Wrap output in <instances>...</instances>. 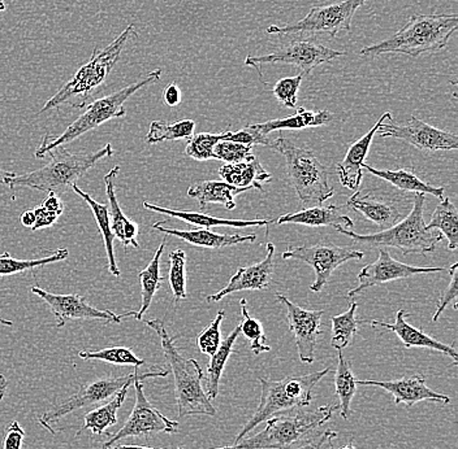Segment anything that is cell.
<instances>
[{
    "mask_svg": "<svg viewBox=\"0 0 458 449\" xmlns=\"http://www.w3.org/2000/svg\"><path fill=\"white\" fill-rule=\"evenodd\" d=\"M114 154L113 146L107 143L105 147L96 153L73 154L64 146L48 151L51 162L45 167L30 171V173L16 174L7 171L0 182L4 183L10 190L17 188H31L46 194H64L68 188L76 185L86 171L90 170L99 160L111 157Z\"/></svg>",
    "mask_w": 458,
    "mask_h": 449,
    "instance_id": "1",
    "label": "cell"
},
{
    "mask_svg": "<svg viewBox=\"0 0 458 449\" xmlns=\"http://www.w3.org/2000/svg\"><path fill=\"white\" fill-rule=\"evenodd\" d=\"M458 14H414L408 24L394 37L360 51V56L377 57L386 54H403L418 57L445 50L449 39L456 34Z\"/></svg>",
    "mask_w": 458,
    "mask_h": 449,
    "instance_id": "2",
    "label": "cell"
},
{
    "mask_svg": "<svg viewBox=\"0 0 458 449\" xmlns=\"http://www.w3.org/2000/svg\"><path fill=\"white\" fill-rule=\"evenodd\" d=\"M136 37V28L129 25L107 47L102 51L94 48L90 60L76 71L72 79L63 86L53 98L46 102L41 113L63 104H70L73 108H84L89 104L94 94L107 81L129 39Z\"/></svg>",
    "mask_w": 458,
    "mask_h": 449,
    "instance_id": "3",
    "label": "cell"
},
{
    "mask_svg": "<svg viewBox=\"0 0 458 449\" xmlns=\"http://www.w3.org/2000/svg\"><path fill=\"white\" fill-rule=\"evenodd\" d=\"M148 328L156 331L162 343L163 354L170 365V371L174 378V397H176L179 417L205 416L214 417L216 414L213 403L206 395L202 382L205 374L197 360L185 359L174 345V337L168 334L162 320L145 321Z\"/></svg>",
    "mask_w": 458,
    "mask_h": 449,
    "instance_id": "4",
    "label": "cell"
},
{
    "mask_svg": "<svg viewBox=\"0 0 458 449\" xmlns=\"http://www.w3.org/2000/svg\"><path fill=\"white\" fill-rule=\"evenodd\" d=\"M337 409V405H323L314 411L297 409L293 413L277 414L267 420L260 433L243 437L237 445L213 449H292L319 433Z\"/></svg>",
    "mask_w": 458,
    "mask_h": 449,
    "instance_id": "5",
    "label": "cell"
},
{
    "mask_svg": "<svg viewBox=\"0 0 458 449\" xmlns=\"http://www.w3.org/2000/svg\"><path fill=\"white\" fill-rule=\"evenodd\" d=\"M329 371H331V368L305 374V376L286 377L280 380L259 378L260 387H262L259 405L253 416L245 423L242 431L237 434L233 445H237L240 440L248 437L258 425L267 421L271 417L309 407L313 400L315 386L325 378Z\"/></svg>",
    "mask_w": 458,
    "mask_h": 449,
    "instance_id": "6",
    "label": "cell"
},
{
    "mask_svg": "<svg viewBox=\"0 0 458 449\" xmlns=\"http://www.w3.org/2000/svg\"><path fill=\"white\" fill-rule=\"evenodd\" d=\"M426 195L415 194L413 210L408 216L392 228L386 229L380 233L363 236L357 234L354 230H345L343 228H335L343 236L348 237L358 245L366 247H386L396 248L401 254H428L435 253L437 245L443 240L442 234L437 230H428L426 228L425 212Z\"/></svg>",
    "mask_w": 458,
    "mask_h": 449,
    "instance_id": "7",
    "label": "cell"
},
{
    "mask_svg": "<svg viewBox=\"0 0 458 449\" xmlns=\"http://www.w3.org/2000/svg\"><path fill=\"white\" fill-rule=\"evenodd\" d=\"M160 76H162V70L150 71L140 81L134 82V84L129 85L127 87L116 91V93L110 94V96L89 103L88 110L79 119L74 120L59 137L54 138L48 133L43 137L41 146L36 151L37 159H43L48 151L73 142L74 139L99 128L100 125L106 124L110 120L125 117V114H127V110L124 107L125 102L146 86L156 84L159 81Z\"/></svg>",
    "mask_w": 458,
    "mask_h": 449,
    "instance_id": "8",
    "label": "cell"
},
{
    "mask_svg": "<svg viewBox=\"0 0 458 449\" xmlns=\"http://www.w3.org/2000/svg\"><path fill=\"white\" fill-rule=\"evenodd\" d=\"M272 148L284 156L286 171L303 207H317L334 196L328 174L313 151L297 147L289 139H274Z\"/></svg>",
    "mask_w": 458,
    "mask_h": 449,
    "instance_id": "9",
    "label": "cell"
},
{
    "mask_svg": "<svg viewBox=\"0 0 458 449\" xmlns=\"http://www.w3.org/2000/svg\"><path fill=\"white\" fill-rule=\"evenodd\" d=\"M170 369L165 366H154L148 370L140 373L139 369L127 376L107 377L94 382L86 383L76 394L72 395L68 399L57 403L38 417V421L43 428H47L51 434H56L54 423L64 419L68 414L73 413L77 409L91 407V405L102 404L106 400L114 396L125 385L134 383V380H146L150 378H163L170 374Z\"/></svg>",
    "mask_w": 458,
    "mask_h": 449,
    "instance_id": "10",
    "label": "cell"
},
{
    "mask_svg": "<svg viewBox=\"0 0 458 449\" xmlns=\"http://www.w3.org/2000/svg\"><path fill=\"white\" fill-rule=\"evenodd\" d=\"M368 0H343L328 5L313 7L302 20L292 25H271L268 34L293 36V34H327L336 38L339 33H351L354 14Z\"/></svg>",
    "mask_w": 458,
    "mask_h": 449,
    "instance_id": "11",
    "label": "cell"
},
{
    "mask_svg": "<svg viewBox=\"0 0 458 449\" xmlns=\"http://www.w3.org/2000/svg\"><path fill=\"white\" fill-rule=\"evenodd\" d=\"M345 55V53L326 47L315 39H294L268 55L246 57L245 65L259 71H259L262 65L291 64L299 68L303 77H309L319 65Z\"/></svg>",
    "mask_w": 458,
    "mask_h": 449,
    "instance_id": "12",
    "label": "cell"
},
{
    "mask_svg": "<svg viewBox=\"0 0 458 449\" xmlns=\"http://www.w3.org/2000/svg\"><path fill=\"white\" fill-rule=\"evenodd\" d=\"M133 385L136 394L133 411L123 428L103 443L102 448L111 447L127 437H148L157 433L174 434L179 431V422L167 419L148 402L143 391V380H134Z\"/></svg>",
    "mask_w": 458,
    "mask_h": 449,
    "instance_id": "13",
    "label": "cell"
},
{
    "mask_svg": "<svg viewBox=\"0 0 458 449\" xmlns=\"http://www.w3.org/2000/svg\"><path fill=\"white\" fill-rule=\"evenodd\" d=\"M283 260H297L310 265L315 273V281L310 290L320 293L327 285L334 271L351 260H362L365 254L352 248L337 247V245H301L286 250L282 254Z\"/></svg>",
    "mask_w": 458,
    "mask_h": 449,
    "instance_id": "14",
    "label": "cell"
},
{
    "mask_svg": "<svg viewBox=\"0 0 458 449\" xmlns=\"http://www.w3.org/2000/svg\"><path fill=\"white\" fill-rule=\"evenodd\" d=\"M392 116L380 125L379 136L382 138H396L409 143L420 151L437 153V151H457L458 137L449 131L440 130L426 124L422 120L411 116L405 125L394 124Z\"/></svg>",
    "mask_w": 458,
    "mask_h": 449,
    "instance_id": "15",
    "label": "cell"
},
{
    "mask_svg": "<svg viewBox=\"0 0 458 449\" xmlns=\"http://www.w3.org/2000/svg\"><path fill=\"white\" fill-rule=\"evenodd\" d=\"M34 295L41 297L43 302L50 308L51 313L56 319L57 328H64L67 322L79 321V320H96V321H105L107 323H122L127 317H136L137 312H125L123 314H116L114 312L100 311L89 305L86 299L81 295H57V294L48 293L43 290L39 286H33L30 288Z\"/></svg>",
    "mask_w": 458,
    "mask_h": 449,
    "instance_id": "16",
    "label": "cell"
},
{
    "mask_svg": "<svg viewBox=\"0 0 458 449\" xmlns=\"http://www.w3.org/2000/svg\"><path fill=\"white\" fill-rule=\"evenodd\" d=\"M277 302L286 309L289 330L296 340L301 362L313 364L318 340L322 337L323 311H308L294 304L282 294H276Z\"/></svg>",
    "mask_w": 458,
    "mask_h": 449,
    "instance_id": "17",
    "label": "cell"
},
{
    "mask_svg": "<svg viewBox=\"0 0 458 449\" xmlns=\"http://www.w3.org/2000/svg\"><path fill=\"white\" fill-rule=\"evenodd\" d=\"M431 273H448V269L406 265L394 260L388 251L379 250V257H377V262L366 265L358 274L357 287L352 288L349 291L348 297H354L358 294L368 290V288L383 285V283L399 281V279H409V277L418 276V274Z\"/></svg>",
    "mask_w": 458,
    "mask_h": 449,
    "instance_id": "18",
    "label": "cell"
},
{
    "mask_svg": "<svg viewBox=\"0 0 458 449\" xmlns=\"http://www.w3.org/2000/svg\"><path fill=\"white\" fill-rule=\"evenodd\" d=\"M357 385L383 388L394 396V404H403L408 408L420 402L442 403L445 405L451 403V397L437 393L426 385L423 374H413L396 380H357Z\"/></svg>",
    "mask_w": 458,
    "mask_h": 449,
    "instance_id": "19",
    "label": "cell"
},
{
    "mask_svg": "<svg viewBox=\"0 0 458 449\" xmlns=\"http://www.w3.org/2000/svg\"><path fill=\"white\" fill-rule=\"evenodd\" d=\"M275 245L272 243L267 245V254L262 262L257 264L249 265V267L239 268V270L229 279L219 293L208 296V303L220 302L223 297L231 295V294L240 293V291H258L266 290L270 286L275 269Z\"/></svg>",
    "mask_w": 458,
    "mask_h": 449,
    "instance_id": "20",
    "label": "cell"
},
{
    "mask_svg": "<svg viewBox=\"0 0 458 449\" xmlns=\"http://www.w3.org/2000/svg\"><path fill=\"white\" fill-rule=\"evenodd\" d=\"M392 116V113L386 112L377 120V124L371 128L370 131L360 137L357 142L349 147L346 151L345 157L342 162H339L336 167L337 174H339L340 183L344 187L349 188V190L356 191L360 188V183H362L363 170L362 165L365 164L366 157H368L369 151L372 142H374L375 134L379 130L380 125Z\"/></svg>",
    "mask_w": 458,
    "mask_h": 449,
    "instance_id": "21",
    "label": "cell"
},
{
    "mask_svg": "<svg viewBox=\"0 0 458 449\" xmlns=\"http://www.w3.org/2000/svg\"><path fill=\"white\" fill-rule=\"evenodd\" d=\"M411 317V314L406 313L405 309H400L396 313V321L394 323H386L382 321H370L372 328H382L386 330L392 331L399 337L405 348H428V350L440 352V353L446 354L454 360V364H457V351L451 345H444L435 337L428 336L423 333L420 328H414L411 323L406 321V319Z\"/></svg>",
    "mask_w": 458,
    "mask_h": 449,
    "instance_id": "22",
    "label": "cell"
},
{
    "mask_svg": "<svg viewBox=\"0 0 458 449\" xmlns=\"http://www.w3.org/2000/svg\"><path fill=\"white\" fill-rule=\"evenodd\" d=\"M346 207L362 214L382 230L399 224L403 219V214L397 210L396 204L392 200L379 199L372 195L370 191L353 194L346 202Z\"/></svg>",
    "mask_w": 458,
    "mask_h": 449,
    "instance_id": "23",
    "label": "cell"
},
{
    "mask_svg": "<svg viewBox=\"0 0 458 449\" xmlns=\"http://www.w3.org/2000/svg\"><path fill=\"white\" fill-rule=\"evenodd\" d=\"M165 221L157 222L153 225L154 230L165 236L176 237L184 240L189 245L196 247L210 248V250H220V248L231 247V245H242V243H253L257 240L256 234L242 236V234H217L210 229H194V230H177V229L165 228Z\"/></svg>",
    "mask_w": 458,
    "mask_h": 449,
    "instance_id": "24",
    "label": "cell"
},
{
    "mask_svg": "<svg viewBox=\"0 0 458 449\" xmlns=\"http://www.w3.org/2000/svg\"><path fill=\"white\" fill-rule=\"evenodd\" d=\"M119 173L120 167L116 165L103 179L106 185V195H107L108 204H110L108 205V213L111 216V230H113L114 238L119 239L124 247L133 245L134 248H140L139 242H137V237L140 233L139 225L131 221L125 216L124 212L120 207L116 193H114V183H116Z\"/></svg>",
    "mask_w": 458,
    "mask_h": 449,
    "instance_id": "25",
    "label": "cell"
},
{
    "mask_svg": "<svg viewBox=\"0 0 458 449\" xmlns=\"http://www.w3.org/2000/svg\"><path fill=\"white\" fill-rule=\"evenodd\" d=\"M277 225H303L310 228H343L345 230H354V224L346 214L343 213L336 205H328V207H309L305 210L296 212V213L283 214L276 221Z\"/></svg>",
    "mask_w": 458,
    "mask_h": 449,
    "instance_id": "26",
    "label": "cell"
},
{
    "mask_svg": "<svg viewBox=\"0 0 458 449\" xmlns=\"http://www.w3.org/2000/svg\"><path fill=\"white\" fill-rule=\"evenodd\" d=\"M143 207L151 212H157L160 214H167L172 219L180 220L186 224L199 226V228L211 229L219 228V226H229V228H251V226H270L274 220H231L219 219V217L211 216L200 212L168 210V208L159 207L150 202H143Z\"/></svg>",
    "mask_w": 458,
    "mask_h": 449,
    "instance_id": "27",
    "label": "cell"
},
{
    "mask_svg": "<svg viewBox=\"0 0 458 449\" xmlns=\"http://www.w3.org/2000/svg\"><path fill=\"white\" fill-rule=\"evenodd\" d=\"M250 190L248 187H236L227 182L200 181L188 188V196L199 200L202 210L208 204H222L225 210L233 211L236 208L234 196Z\"/></svg>",
    "mask_w": 458,
    "mask_h": 449,
    "instance_id": "28",
    "label": "cell"
},
{
    "mask_svg": "<svg viewBox=\"0 0 458 449\" xmlns=\"http://www.w3.org/2000/svg\"><path fill=\"white\" fill-rule=\"evenodd\" d=\"M362 170H368L372 176L383 179V181L391 183L394 187L406 193L422 194V195H434L443 199L444 187H435V186L426 183L414 173L411 168L399 169V170H382L375 169L370 165L363 164Z\"/></svg>",
    "mask_w": 458,
    "mask_h": 449,
    "instance_id": "29",
    "label": "cell"
},
{
    "mask_svg": "<svg viewBox=\"0 0 458 449\" xmlns=\"http://www.w3.org/2000/svg\"><path fill=\"white\" fill-rule=\"evenodd\" d=\"M332 121H334V114L327 110L311 112V111H306L305 108H300L293 116L270 120L262 124H254L253 128L257 129L259 133L268 136V134L279 130H302V129L325 127Z\"/></svg>",
    "mask_w": 458,
    "mask_h": 449,
    "instance_id": "30",
    "label": "cell"
},
{
    "mask_svg": "<svg viewBox=\"0 0 458 449\" xmlns=\"http://www.w3.org/2000/svg\"><path fill=\"white\" fill-rule=\"evenodd\" d=\"M219 176L229 185L242 188L263 190L262 183L270 181L271 174L254 157L250 162L225 164L219 169Z\"/></svg>",
    "mask_w": 458,
    "mask_h": 449,
    "instance_id": "31",
    "label": "cell"
},
{
    "mask_svg": "<svg viewBox=\"0 0 458 449\" xmlns=\"http://www.w3.org/2000/svg\"><path fill=\"white\" fill-rule=\"evenodd\" d=\"M133 383H128L122 390L119 391L114 396L111 397L110 402L106 403L105 405H100L99 408L93 409V411L88 412L84 416V425L80 428L77 437L84 434V431L89 430L96 436L105 433L108 428L114 426L117 423V411L123 407L127 395L129 387Z\"/></svg>",
    "mask_w": 458,
    "mask_h": 449,
    "instance_id": "32",
    "label": "cell"
},
{
    "mask_svg": "<svg viewBox=\"0 0 458 449\" xmlns=\"http://www.w3.org/2000/svg\"><path fill=\"white\" fill-rule=\"evenodd\" d=\"M72 190L77 194L80 197L88 203L91 212H93L94 219H96L97 225L100 234H102L103 243H105L106 253H107L108 259V271L113 274L114 277L122 276L119 267H117L116 259H114V233L111 230V220L110 213H108V207L100 204L96 199L90 196V194L85 193L84 190L79 187L77 185L72 186Z\"/></svg>",
    "mask_w": 458,
    "mask_h": 449,
    "instance_id": "33",
    "label": "cell"
},
{
    "mask_svg": "<svg viewBox=\"0 0 458 449\" xmlns=\"http://www.w3.org/2000/svg\"><path fill=\"white\" fill-rule=\"evenodd\" d=\"M240 334H242V331H240V326H237V328L225 337V342L220 343L219 348H217L216 352L211 356L210 364L208 366V373H206L205 376V391L211 402L216 399L217 395H219V385L223 371H225L229 357H231L232 352H233L234 343L239 339Z\"/></svg>",
    "mask_w": 458,
    "mask_h": 449,
    "instance_id": "34",
    "label": "cell"
},
{
    "mask_svg": "<svg viewBox=\"0 0 458 449\" xmlns=\"http://www.w3.org/2000/svg\"><path fill=\"white\" fill-rule=\"evenodd\" d=\"M165 242H167V237L163 238L148 267L140 271L142 304L140 311L136 313V320H139V321H142L143 316H145L146 312L148 311L151 303H153L154 296H156L159 288L162 287V283L165 282V279L160 276V259H162V254L165 253Z\"/></svg>",
    "mask_w": 458,
    "mask_h": 449,
    "instance_id": "35",
    "label": "cell"
},
{
    "mask_svg": "<svg viewBox=\"0 0 458 449\" xmlns=\"http://www.w3.org/2000/svg\"><path fill=\"white\" fill-rule=\"evenodd\" d=\"M337 366L335 371V391L339 397L340 416L349 420L352 414V400L357 391V379L352 371L351 362L344 357L343 351H337Z\"/></svg>",
    "mask_w": 458,
    "mask_h": 449,
    "instance_id": "36",
    "label": "cell"
},
{
    "mask_svg": "<svg viewBox=\"0 0 458 449\" xmlns=\"http://www.w3.org/2000/svg\"><path fill=\"white\" fill-rule=\"evenodd\" d=\"M428 230H437L448 239V250L456 251L458 247V212L456 205L443 197L432 214L431 221L426 224Z\"/></svg>",
    "mask_w": 458,
    "mask_h": 449,
    "instance_id": "37",
    "label": "cell"
},
{
    "mask_svg": "<svg viewBox=\"0 0 458 449\" xmlns=\"http://www.w3.org/2000/svg\"><path fill=\"white\" fill-rule=\"evenodd\" d=\"M68 257H70V251L67 248H59L48 256L34 260L13 259L11 254L5 253L0 254V276H13V274L24 273V271L43 268L48 264L64 262Z\"/></svg>",
    "mask_w": 458,
    "mask_h": 449,
    "instance_id": "38",
    "label": "cell"
},
{
    "mask_svg": "<svg viewBox=\"0 0 458 449\" xmlns=\"http://www.w3.org/2000/svg\"><path fill=\"white\" fill-rule=\"evenodd\" d=\"M357 303H352L345 313L332 317L331 345L335 350H345L353 342L358 333V323H362L357 319Z\"/></svg>",
    "mask_w": 458,
    "mask_h": 449,
    "instance_id": "39",
    "label": "cell"
},
{
    "mask_svg": "<svg viewBox=\"0 0 458 449\" xmlns=\"http://www.w3.org/2000/svg\"><path fill=\"white\" fill-rule=\"evenodd\" d=\"M196 130V122L193 120H180L174 124L167 122L153 121L148 128L146 142L148 145L167 141H179V139H189Z\"/></svg>",
    "mask_w": 458,
    "mask_h": 449,
    "instance_id": "40",
    "label": "cell"
},
{
    "mask_svg": "<svg viewBox=\"0 0 458 449\" xmlns=\"http://www.w3.org/2000/svg\"><path fill=\"white\" fill-rule=\"evenodd\" d=\"M232 131L225 130L220 134L199 133L189 138L185 147V154L197 162L215 160L214 148L217 143L227 141Z\"/></svg>",
    "mask_w": 458,
    "mask_h": 449,
    "instance_id": "41",
    "label": "cell"
},
{
    "mask_svg": "<svg viewBox=\"0 0 458 449\" xmlns=\"http://www.w3.org/2000/svg\"><path fill=\"white\" fill-rule=\"evenodd\" d=\"M79 357L82 360H98L113 365L134 366L136 369L145 365V360L137 357L136 353L127 347H110L98 351L85 350L79 352Z\"/></svg>",
    "mask_w": 458,
    "mask_h": 449,
    "instance_id": "42",
    "label": "cell"
},
{
    "mask_svg": "<svg viewBox=\"0 0 458 449\" xmlns=\"http://www.w3.org/2000/svg\"><path fill=\"white\" fill-rule=\"evenodd\" d=\"M240 305H242V321L240 323V331L243 334V337L250 343V350L253 351L254 354L266 353L270 352V345L266 343L265 331H263L262 323L250 316L248 311V303L246 299L240 300Z\"/></svg>",
    "mask_w": 458,
    "mask_h": 449,
    "instance_id": "43",
    "label": "cell"
},
{
    "mask_svg": "<svg viewBox=\"0 0 458 449\" xmlns=\"http://www.w3.org/2000/svg\"><path fill=\"white\" fill-rule=\"evenodd\" d=\"M168 282H170L176 304L188 297V293H186V254L182 248H177L170 254Z\"/></svg>",
    "mask_w": 458,
    "mask_h": 449,
    "instance_id": "44",
    "label": "cell"
},
{
    "mask_svg": "<svg viewBox=\"0 0 458 449\" xmlns=\"http://www.w3.org/2000/svg\"><path fill=\"white\" fill-rule=\"evenodd\" d=\"M215 159L227 164H239V162H250L254 159L253 147L242 143L222 141L214 148Z\"/></svg>",
    "mask_w": 458,
    "mask_h": 449,
    "instance_id": "45",
    "label": "cell"
},
{
    "mask_svg": "<svg viewBox=\"0 0 458 449\" xmlns=\"http://www.w3.org/2000/svg\"><path fill=\"white\" fill-rule=\"evenodd\" d=\"M225 317V311L217 312L214 321L197 337V345H199V351L203 354L213 356L217 348H219L220 343H222L220 342V339H222V330H220V328H222Z\"/></svg>",
    "mask_w": 458,
    "mask_h": 449,
    "instance_id": "46",
    "label": "cell"
},
{
    "mask_svg": "<svg viewBox=\"0 0 458 449\" xmlns=\"http://www.w3.org/2000/svg\"><path fill=\"white\" fill-rule=\"evenodd\" d=\"M302 79L303 76L301 73L294 77H286V79H279L272 87V94L285 107L294 108L297 105V96H299Z\"/></svg>",
    "mask_w": 458,
    "mask_h": 449,
    "instance_id": "47",
    "label": "cell"
},
{
    "mask_svg": "<svg viewBox=\"0 0 458 449\" xmlns=\"http://www.w3.org/2000/svg\"><path fill=\"white\" fill-rule=\"evenodd\" d=\"M448 273L451 274V282H449L448 287H446L445 293L440 297L439 303H437V312L432 316V321L437 322L439 317L442 316L444 311L448 308L451 303H454V308L457 309V295H458V262H454L451 268H448Z\"/></svg>",
    "mask_w": 458,
    "mask_h": 449,
    "instance_id": "48",
    "label": "cell"
},
{
    "mask_svg": "<svg viewBox=\"0 0 458 449\" xmlns=\"http://www.w3.org/2000/svg\"><path fill=\"white\" fill-rule=\"evenodd\" d=\"M227 141L242 143V145L251 146V147L260 145L272 148V145H274V141L268 138V136L259 133L257 129L253 128V125H248L239 131H232Z\"/></svg>",
    "mask_w": 458,
    "mask_h": 449,
    "instance_id": "49",
    "label": "cell"
},
{
    "mask_svg": "<svg viewBox=\"0 0 458 449\" xmlns=\"http://www.w3.org/2000/svg\"><path fill=\"white\" fill-rule=\"evenodd\" d=\"M336 431L326 430L319 431L315 434L310 439L306 442L301 443L300 445L292 449H335L334 440L336 439Z\"/></svg>",
    "mask_w": 458,
    "mask_h": 449,
    "instance_id": "50",
    "label": "cell"
},
{
    "mask_svg": "<svg viewBox=\"0 0 458 449\" xmlns=\"http://www.w3.org/2000/svg\"><path fill=\"white\" fill-rule=\"evenodd\" d=\"M25 431L17 421H13L5 428L3 449H21L24 445Z\"/></svg>",
    "mask_w": 458,
    "mask_h": 449,
    "instance_id": "51",
    "label": "cell"
},
{
    "mask_svg": "<svg viewBox=\"0 0 458 449\" xmlns=\"http://www.w3.org/2000/svg\"><path fill=\"white\" fill-rule=\"evenodd\" d=\"M34 211V214H36V224H34L31 230L37 231L41 230V229L51 228L57 220H59L60 216H57L56 213H53V212H48L45 210L43 207L36 208Z\"/></svg>",
    "mask_w": 458,
    "mask_h": 449,
    "instance_id": "52",
    "label": "cell"
},
{
    "mask_svg": "<svg viewBox=\"0 0 458 449\" xmlns=\"http://www.w3.org/2000/svg\"><path fill=\"white\" fill-rule=\"evenodd\" d=\"M163 99H165V103L168 107H176V105H179L180 103H182V90H180L179 86L176 84L167 86L165 94H163Z\"/></svg>",
    "mask_w": 458,
    "mask_h": 449,
    "instance_id": "53",
    "label": "cell"
},
{
    "mask_svg": "<svg viewBox=\"0 0 458 449\" xmlns=\"http://www.w3.org/2000/svg\"><path fill=\"white\" fill-rule=\"evenodd\" d=\"M42 207L48 212L56 213L57 216H62L63 212H64V203H63L60 196L55 195V194H48L47 199L43 202Z\"/></svg>",
    "mask_w": 458,
    "mask_h": 449,
    "instance_id": "54",
    "label": "cell"
},
{
    "mask_svg": "<svg viewBox=\"0 0 458 449\" xmlns=\"http://www.w3.org/2000/svg\"><path fill=\"white\" fill-rule=\"evenodd\" d=\"M21 224L25 226V228H33L34 224H36V214H34V211H25L24 213L21 214Z\"/></svg>",
    "mask_w": 458,
    "mask_h": 449,
    "instance_id": "55",
    "label": "cell"
},
{
    "mask_svg": "<svg viewBox=\"0 0 458 449\" xmlns=\"http://www.w3.org/2000/svg\"><path fill=\"white\" fill-rule=\"evenodd\" d=\"M8 390V380L5 378L4 374L0 373V403L4 399L5 394Z\"/></svg>",
    "mask_w": 458,
    "mask_h": 449,
    "instance_id": "56",
    "label": "cell"
},
{
    "mask_svg": "<svg viewBox=\"0 0 458 449\" xmlns=\"http://www.w3.org/2000/svg\"><path fill=\"white\" fill-rule=\"evenodd\" d=\"M102 449H165V448H150V447H142V445H111V447L102 448ZM176 449H182V448H176Z\"/></svg>",
    "mask_w": 458,
    "mask_h": 449,
    "instance_id": "57",
    "label": "cell"
},
{
    "mask_svg": "<svg viewBox=\"0 0 458 449\" xmlns=\"http://www.w3.org/2000/svg\"><path fill=\"white\" fill-rule=\"evenodd\" d=\"M0 325H2V326H13V322L10 321V320L2 319V317H0Z\"/></svg>",
    "mask_w": 458,
    "mask_h": 449,
    "instance_id": "58",
    "label": "cell"
},
{
    "mask_svg": "<svg viewBox=\"0 0 458 449\" xmlns=\"http://www.w3.org/2000/svg\"><path fill=\"white\" fill-rule=\"evenodd\" d=\"M340 449H357V448H356V445H353V442H352V440H351V442H349L348 445H344V447L340 448Z\"/></svg>",
    "mask_w": 458,
    "mask_h": 449,
    "instance_id": "59",
    "label": "cell"
},
{
    "mask_svg": "<svg viewBox=\"0 0 458 449\" xmlns=\"http://www.w3.org/2000/svg\"><path fill=\"white\" fill-rule=\"evenodd\" d=\"M5 3L4 0H0V12H3V11H5Z\"/></svg>",
    "mask_w": 458,
    "mask_h": 449,
    "instance_id": "60",
    "label": "cell"
},
{
    "mask_svg": "<svg viewBox=\"0 0 458 449\" xmlns=\"http://www.w3.org/2000/svg\"><path fill=\"white\" fill-rule=\"evenodd\" d=\"M0 174H2V169H0Z\"/></svg>",
    "mask_w": 458,
    "mask_h": 449,
    "instance_id": "61",
    "label": "cell"
}]
</instances>
